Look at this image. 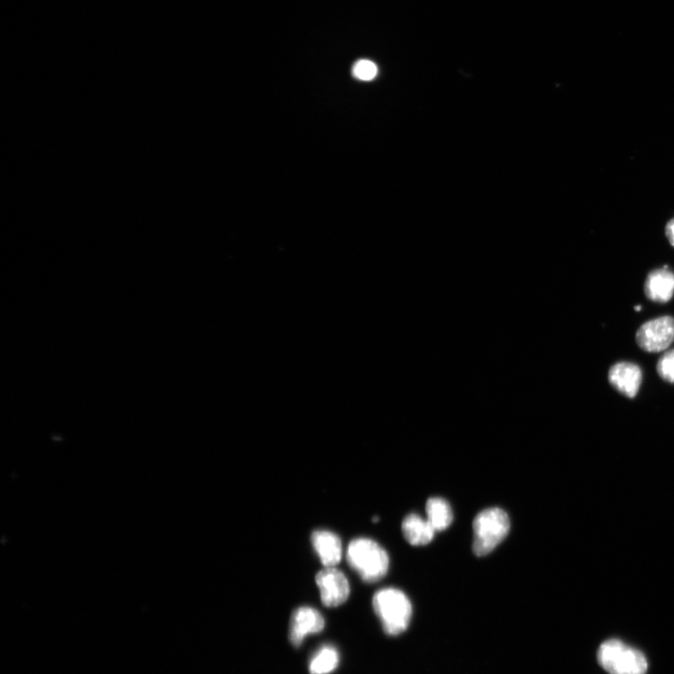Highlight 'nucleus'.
<instances>
[{
  "instance_id": "nucleus-1",
  "label": "nucleus",
  "mask_w": 674,
  "mask_h": 674,
  "mask_svg": "<svg viewBox=\"0 0 674 674\" xmlns=\"http://www.w3.org/2000/svg\"><path fill=\"white\" fill-rule=\"evenodd\" d=\"M346 561L361 579L369 584L380 581L388 573L390 559L377 542L358 538L346 549Z\"/></svg>"
},
{
  "instance_id": "nucleus-2",
  "label": "nucleus",
  "mask_w": 674,
  "mask_h": 674,
  "mask_svg": "<svg viewBox=\"0 0 674 674\" xmlns=\"http://www.w3.org/2000/svg\"><path fill=\"white\" fill-rule=\"evenodd\" d=\"M373 608L388 636H400L411 624L413 605L399 589L391 587L378 591L373 598Z\"/></svg>"
},
{
  "instance_id": "nucleus-3",
  "label": "nucleus",
  "mask_w": 674,
  "mask_h": 674,
  "mask_svg": "<svg viewBox=\"0 0 674 674\" xmlns=\"http://www.w3.org/2000/svg\"><path fill=\"white\" fill-rule=\"evenodd\" d=\"M510 528L509 518L499 508L482 510L474 522V551L477 557H485L505 540Z\"/></svg>"
},
{
  "instance_id": "nucleus-4",
  "label": "nucleus",
  "mask_w": 674,
  "mask_h": 674,
  "mask_svg": "<svg viewBox=\"0 0 674 674\" xmlns=\"http://www.w3.org/2000/svg\"><path fill=\"white\" fill-rule=\"evenodd\" d=\"M600 665L610 674H646L644 653L616 639L603 643L598 652Z\"/></svg>"
},
{
  "instance_id": "nucleus-5",
  "label": "nucleus",
  "mask_w": 674,
  "mask_h": 674,
  "mask_svg": "<svg viewBox=\"0 0 674 674\" xmlns=\"http://www.w3.org/2000/svg\"><path fill=\"white\" fill-rule=\"evenodd\" d=\"M636 342L646 353H661L674 342V318L664 316L644 323L637 334Z\"/></svg>"
},
{
  "instance_id": "nucleus-6",
  "label": "nucleus",
  "mask_w": 674,
  "mask_h": 674,
  "mask_svg": "<svg viewBox=\"0 0 674 674\" xmlns=\"http://www.w3.org/2000/svg\"><path fill=\"white\" fill-rule=\"evenodd\" d=\"M316 584L320 589L321 602L325 607H339L350 598L349 580L336 567L320 570L316 576Z\"/></svg>"
},
{
  "instance_id": "nucleus-7",
  "label": "nucleus",
  "mask_w": 674,
  "mask_h": 674,
  "mask_svg": "<svg viewBox=\"0 0 674 674\" xmlns=\"http://www.w3.org/2000/svg\"><path fill=\"white\" fill-rule=\"evenodd\" d=\"M324 627V618L318 610L309 606L299 607L292 616L289 632L291 644L300 647L306 637L318 635Z\"/></svg>"
},
{
  "instance_id": "nucleus-8",
  "label": "nucleus",
  "mask_w": 674,
  "mask_h": 674,
  "mask_svg": "<svg viewBox=\"0 0 674 674\" xmlns=\"http://www.w3.org/2000/svg\"><path fill=\"white\" fill-rule=\"evenodd\" d=\"M608 379L610 384L621 395L635 398L643 382V372L636 363L620 362L610 367Z\"/></svg>"
},
{
  "instance_id": "nucleus-9",
  "label": "nucleus",
  "mask_w": 674,
  "mask_h": 674,
  "mask_svg": "<svg viewBox=\"0 0 674 674\" xmlns=\"http://www.w3.org/2000/svg\"><path fill=\"white\" fill-rule=\"evenodd\" d=\"M312 546L324 567H335L343 556L340 538L329 530H315L311 538Z\"/></svg>"
},
{
  "instance_id": "nucleus-10",
  "label": "nucleus",
  "mask_w": 674,
  "mask_h": 674,
  "mask_svg": "<svg viewBox=\"0 0 674 674\" xmlns=\"http://www.w3.org/2000/svg\"><path fill=\"white\" fill-rule=\"evenodd\" d=\"M646 297L653 302L667 303L674 294V273L668 267L652 271L644 284Z\"/></svg>"
},
{
  "instance_id": "nucleus-11",
  "label": "nucleus",
  "mask_w": 674,
  "mask_h": 674,
  "mask_svg": "<svg viewBox=\"0 0 674 674\" xmlns=\"http://www.w3.org/2000/svg\"><path fill=\"white\" fill-rule=\"evenodd\" d=\"M402 533L407 542L414 546H422L433 541L436 530L427 520L412 514L404 519Z\"/></svg>"
},
{
  "instance_id": "nucleus-12",
  "label": "nucleus",
  "mask_w": 674,
  "mask_h": 674,
  "mask_svg": "<svg viewBox=\"0 0 674 674\" xmlns=\"http://www.w3.org/2000/svg\"><path fill=\"white\" fill-rule=\"evenodd\" d=\"M427 521L437 531H443L452 525L454 515L451 506L443 499L433 498L426 503Z\"/></svg>"
},
{
  "instance_id": "nucleus-13",
  "label": "nucleus",
  "mask_w": 674,
  "mask_h": 674,
  "mask_svg": "<svg viewBox=\"0 0 674 674\" xmlns=\"http://www.w3.org/2000/svg\"><path fill=\"white\" fill-rule=\"evenodd\" d=\"M337 649L332 645H324L317 651L310 663L311 674H330L339 664Z\"/></svg>"
},
{
  "instance_id": "nucleus-14",
  "label": "nucleus",
  "mask_w": 674,
  "mask_h": 674,
  "mask_svg": "<svg viewBox=\"0 0 674 674\" xmlns=\"http://www.w3.org/2000/svg\"><path fill=\"white\" fill-rule=\"evenodd\" d=\"M353 74L361 81H372L378 75V67L371 60L361 59L354 65Z\"/></svg>"
},
{
  "instance_id": "nucleus-15",
  "label": "nucleus",
  "mask_w": 674,
  "mask_h": 674,
  "mask_svg": "<svg viewBox=\"0 0 674 674\" xmlns=\"http://www.w3.org/2000/svg\"><path fill=\"white\" fill-rule=\"evenodd\" d=\"M657 371L663 380L674 383V350L665 353L660 358Z\"/></svg>"
},
{
  "instance_id": "nucleus-16",
  "label": "nucleus",
  "mask_w": 674,
  "mask_h": 674,
  "mask_svg": "<svg viewBox=\"0 0 674 674\" xmlns=\"http://www.w3.org/2000/svg\"><path fill=\"white\" fill-rule=\"evenodd\" d=\"M666 236L670 243L671 246L674 247V218L671 219L666 226Z\"/></svg>"
},
{
  "instance_id": "nucleus-17",
  "label": "nucleus",
  "mask_w": 674,
  "mask_h": 674,
  "mask_svg": "<svg viewBox=\"0 0 674 674\" xmlns=\"http://www.w3.org/2000/svg\"><path fill=\"white\" fill-rule=\"evenodd\" d=\"M641 308H642L641 305L636 306V311H641V310H642Z\"/></svg>"
}]
</instances>
